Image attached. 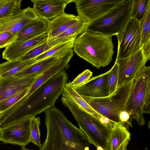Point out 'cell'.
I'll return each instance as SVG.
<instances>
[{
  "label": "cell",
  "mask_w": 150,
  "mask_h": 150,
  "mask_svg": "<svg viewBox=\"0 0 150 150\" xmlns=\"http://www.w3.org/2000/svg\"><path fill=\"white\" fill-rule=\"evenodd\" d=\"M130 139L128 129L120 122L115 123L107 137L104 150H125Z\"/></svg>",
  "instance_id": "ac0fdd59"
},
{
  "label": "cell",
  "mask_w": 150,
  "mask_h": 150,
  "mask_svg": "<svg viewBox=\"0 0 150 150\" xmlns=\"http://www.w3.org/2000/svg\"><path fill=\"white\" fill-rule=\"evenodd\" d=\"M110 70L91 78L84 84L74 89L83 98L109 96L108 83Z\"/></svg>",
  "instance_id": "4fadbf2b"
},
{
  "label": "cell",
  "mask_w": 150,
  "mask_h": 150,
  "mask_svg": "<svg viewBox=\"0 0 150 150\" xmlns=\"http://www.w3.org/2000/svg\"><path fill=\"white\" fill-rule=\"evenodd\" d=\"M0 129H1V128L0 127Z\"/></svg>",
  "instance_id": "b9f144b4"
},
{
  "label": "cell",
  "mask_w": 150,
  "mask_h": 150,
  "mask_svg": "<svg viewBox=\"0 0 150 150\" xmlns=\"http://www.w3.org/2000/svg\"><path fill=\"white\" fill-rule=\"evenodd\" d=\"M16 37V35L9 31L0 33V48L6 47L13 42Z\"/></svg>",
  "instance_id": "e575fe53"
},
{
  "label": "cell",
  "mask_w": 150,
  "mask_h": 150,
  "mask_svg": "<svg viewBox=\"0 0 150 150\" xmlns=\"http://www.w3.org/2000/svg\"><path fill=\"white\" fill-rule=\"evenodd\" d=\"M62 104L71 112L79 129L86 135L89 143L104 149L110 129L93 116L78 107L70 100L62 97Z\"/></svg>",
  "instance_id": "5b68a950"
},
{
  "label": "cell",
  "mask_w": 150,
  "mask_h": 150,
  "mask_svg": "<svg viewBox=\"0 0 150 150\" xmlns=\"http://www.w3.org/2000/svg\"><path fill=\"white\" fill-rule=\"evenodd\" d=\"M67 52L58 54L37 61L14 76L21 78L30 75L41 74L51 66L60 57Z\"/></svg>",
  "instance_id": "603a6c76"
},
{
  "label": "cell",
  "mask_w": 150,
  "mask_h": 150,
  "mask_svg": "<svg viewBox=\"0 0 150 150\" xmlns=\"http://www.w3.org/2000/svg\"><path fill=\"white\" fill-rule=\"evenodd\" d=\"M65 69L62 70L44 83L3 122V127L37 115L55 106L62 94L68 80Z\"/></svg>",
  "instance_id": "7a4b0ae2"
},
{
  "label": "cell",
  "mask_w": 150,
  "mask_h": 150,
  "mask_svg": "<svg viewBox=\"0 0 150 150\" xmlns=\"http://www.w3.org/2000/svg\"><path fill=\"white\" fill-rule=\"evenodd\" d=\"M118 40L116 59L128 57L141 48V34L139 22L129 18L123 29L117 35Z\"/></svg>",
  "instance_id": "52a82bcc"
},
{
  "label": "cell",
  "mask_w": 150,
  "mask_h": 150,
  "mask_svg": "<svg viewBox=\"0 0 150 150\" xmlns=\"http://www.w3.org/2000/svg\"><path fill=\"white\" fill-rule=\"evenodd\" d=\"M133 80L121 86L113 94L110 96L111 99L115 103L120 111L125 110Z\"/></svg>",
  "instance_id": "d4e9b609"
},
{
  "label": "cell",
  "mask_w": 150,
  "mask_h": 150,
  "mask_svg": "<svg viewBox=\"0 0 150 150\" xmlns=\"http://www.w3.org/2000/svg\"><path fill=\"white\" fill-rule=\"evenodd\" d=\"M30 88L21 91L0 102V114L8 109L24 96Z\"/></svg>",
  "instance_id": "f546056e"
},
{
  "label": "cell",
  "mask_w": 150,
  "mask_h": 150,
  "mask_svg": "<svg viewBox=\"0 0 150 150\" xmlns=\"http://www.w3.org/2000/svg\"><path fill=\"white\" fill-rule=\"evenodd\" d=\"M124 0H76L74 3L78 16L90 24L102 17Z\"/></svg>",
  "instance_id": "ba28073f"
},
{
  "label": "cell",
  "mask_w": 150,
  "mask_h": 150,
  "mask_svg": "<svg viewBox=\"0 0 150 150\" xmlns=\"http://www.w3.org/2000/svg\"><path fill=\"white\" fill-rule=\"evenodd\" d=\"M40 124L39 117H34L33 118L31 125L30 142L38 146L39 148L41 145L39 128Z\"/></svg>",
  "instance_id": "4dcf8cb0"
},
{
  "label": "cell",
  "mask_w": 150,
  "mask_h": 150,
  "mask_svg": "<svg viewBox=\"0 0 150 150\" xmlns=\"http://www.w3.org/2000/svg\"><path fill=\"white\" fill-rule=\"evenodd\" d=\"M90 24L88 21L83 19L57 36L47 41L48 46L51 48L71 39H76L78 36L88 30Z\"/></svg>",
  "instance_id": "7402d4cb"
},
{
  "label": "cell",
  "mask_w": 150,
  "mask_h": 150,
  "mask_svg": "<svg viewBox=\"0 0 150 150\" xmlns=\"http://www.w3.org/2000/svg\"><path fill=\"white\" fill-rule=\"evenodd\" d=\"M84 19L78 16L68 14L64 12L48 21L47 41L57 36Z\"/></svg>",
  "instance_id": "d6986e66"
},
{
  "label": "cell",
  "mask_w": 150,
  "mask_h": 150,
  "mask_svg": "<svg viewBox=\"0 0 150 150\" xmlns=\"http://www.w3.org/2000/svg\"><path fill=\"white\" fill-rule=\"evenodd\" d=\"M119 118L120 122L126 128L132 127V119L129 113L126 110L120 112L119 114Z\"/></svg>",
  "instance_id": "d590c367"
},
{
  "label": "cell",
  "mask_w": 150,
  "mask_h": 150,
  "mask_svg": "<svg viewBox=\"0 0 150 150\" xmlns=\"http://www.w3.org/2000/svg\"><path fill=\"white\" fill-rule=\"evenodd\" d=\"M47 30L28 40L14 42L6 47L2 53L3 58L8 61L18 59L29 50L47 40Z\"/></svg>",
  "instance_id": "2e32d148"
},
{
  "label": "cell",
  "mask_w": 150,
  "mask_h": 150,
  "mask_svg": "<svg viewBox=\"0 0 150 150\" xmlns=\"http://www.w3.org/2000/svg\"><path fill=\"white\" fill-rule=\"evenodd\" d=\"M83 98L100 115L114 122H120L119 114L120 111L111 99L110 96L101 98Z\"/></svg>",
  "instance_id": "e0dca14e"
},
{
  "label": "cell",
  "mask_w": 150,
  "mask_h": 150,
  "mask_svg": "<svg viewBox=\"0 0 150 150\" xmlns=\"http://www.w3.org/2000/svg\"><path fill=\"white\" fill-rule=\"evenodd\" d=\"M47 40L30 50L19 59L26 61L33 59L49 50L51 48L48 46Z\"/></svg>",
  "instance_id": "1f68e13d"
},
{
  "label": "cell",
  "mask_w": 150,
  "mask_h": 150,
  "mask_svg": "<svg viewBox=\"0 0 150 150\" xmlns=\"http://www.w3.org/2000/svg\"><path fill=\"white\" fill-rule=\"evenodd\" d=\"M125 150H127V149H125Z\"/></svg>",
  "instance_id": "60d3db41"
},
{
  "label": "cell",
  "mask_w": 150,
  "mask_h": 150,
  "mask_svg": "<svg viewBox=\"0 0 150 150\" xmlns=\"http://www.w3.org/2000/svg\"><path fill=\"white\" fill-rule=\"evenodd\" d=\"M39 18L33 8L21 9L16 13L0 19V33L9 31L16 35L25 25Z\"/></svg>",
  "instance_id": "7c38bea8"
},
{
  "label": "cell",
  "mask_w": 150,
  "mask_h": 150,
  "mask_svg": "<svg viewBox=\"0 0 150 150\" xmlns=\"http://www.w3.org/2000/svg\"><path fill=\"white\" fill-rule=\"evenodd\" d=\"M22 1V0H0V19L20 11Z\"/></svg>",
  "instance_id": "4316f807"
},
{
  "label": "cell",
  "mask_w": 150,
  "mask_h": 150,
  "mask_svg": "<svg viewBox=\"0 0 150 150\" xmlns=\"http://www.w3.org/2000/svg\"><path fill=\"white\" fill-rule=\"evenodd\" d=\"M150 67L145 66L133 80L125 110L142 126L145 123L144 114L150 113Z\"/></svg>",
  "instance_id": "277c9868"
},
{
  "label": "cell",
  "mask_w": 150,
  "mask_h": 150,
  "mask_svg": "<svg viewBox=\"0 0 150 150\" xmlns=\"http://www.w3.org/2000/svg\"><path fill=\"white\" fill-rule=\"evenodd\" d=\"M147 61L144 58L141 48L128 57L116 59L115 62L118 67L117 89L122 85L133 81L146 66Z\"/></svg>",
  "instance_id": "30bf717a"
},
{
  "label": "cell",
  "mask_w": 150,
  "mask_h": 150,
  "mask_svg": "<svg viewBox=\"0 0 150 150\" xmlns=\"http://www.w3.org/2000/svg\"><path fill=\"white\" fill-rule=\"evenodd\" d=\"M93 73L88 69L85 70L79 74L71 82L67 83L72 88L75 89L86 83L91 77Z\"/></svg>",
  "instance_id": "836d02e7"
},
{
  "label": "cell",
  "mask_w": 150,
  "mask_h": 150,
  "mask_svg": "<svg viewBox=\"0 0 150 150\" xmlns=\"http://www.w3.org/2000/svg\"><path fill=\"white\" fill-rule=\"evenodd\" d=\"M74 56V50L71 49L60 57L49 68L42 74L29 89L26 94L14 104L12 108L13 110L18 108L34 91L47 80L60 71L67 68Z\"/></svg>",
  "instance_id": "8fae6325"
},
{
  "label": "cell",
  "mask_w": 150,
  "mask_h": 150,
  "mask_svg": "<svg viewBox=\"0 0 150 150\" xmlns=\"http://www.w3.org/2000/svg\"><path fill=\"white\" fill-rule=\"evenodd\" d=\"M21 150H33V149H28L26 148L25 146H22V149Z\"/></svg>",
  "instance_id": "74e56055"
},
{
  "label": "cell",
  "mask_w": 150,
  "mask_h": 150,
  "mask_svg": "<svg viewBox=\"0 0 150 150\" xmlns=\"http://www.w3.org/2000/svg\"><path fill=\"white\" fill-rule=\"evenodd\" d=\"M47 26L48 22L46 20L40 18L36 19L18 33L13 42L28 40L40 35L47 31Z\"/></svg>",
  "instance_id": "44dd1931"
},
{
  "label": "cell",
  "mask_w": 150,
  "mask_h": 150,
  "mask_svg": "<svg viewBox=\"0 0 150 150\" xmlns=\"http://www.w3.org/2000/svg\"><path fill=\"white\" fill-rule=\"evenodd\" d=\"M41 74L0 77V102L21 91L30 88Z\"/></svg>",
  "instance_id": "5bb4252c"
},
{
  "label": "cell",
  "mask_w": 150,
  "mask_h": 150,
  "mask_svg": "<svg viewBox=\"0 0 150 150\" xmlns=\"http://www.w3.org/2000/svg\"><path fill=\"white\" fill-rule=\"evenodd\" d=\"M114 48L112 36L87 30L76 39L73 50L79 57L99 69L111 62Z\"/></svg>",
  "instance_id": "3957f363"
},
{
  "label": "cell",
  "mask_w": 150,
  "mask_h": 150,
  "mask_svg": "<svg viewBox=\"0 0 150 150\" xmlns=\"http://www.w3.org/2000/svg\"><path fill=\"white\" fill-rule=\"evenodd\" d=\"M36 62L34 59L26 61L19 59L7 61L0 64L1 77L14 76Z\"/></svg>",
  "instance_id": "cb8c5ba5"
},
{
  "label": "cell",
  "mask_w": 150,
  "mask_h": 150,
  "mask_svg": "<svg viewBox=\"0 0 150 150\" xmlns=\"http://www.w3.org/2000/svg\"><path fill=\"white\" fill-rule=\"evenodd\" d=\"M143 54L148 61L150 59V39L147 40L141 47Z\"/></svg>",
  "instance_id": "8d00e7d4"
},
{
  "label": "cell",
  "mask_w": 150,
  "mask_h": 150,
  "mask_svg": "<svg viewBox=\"0 0 150 150\" xmlns=\"http://www.w3.org/2000/svg\"><path fill=\"white\" fill-rule=\"evenodd\" d=\"M76 38H72L51 47L34 59L35 62L58 54L66 53L73 48Z\"/></svg>",
  "instance_id": "484cf974"
},
{
  "label": "cell",
  "mask_w": 150,
  "mask_h": 150,
  "mask_svg": "<svg viewBox=\"0 0 150 150\" xmlns=\"http://www.w3.org/2000/svg\"><path fill=\"white\" fill-rule=\"evenodd\" d=\"M133 0H124L110 12L90 23L88 30L109 36L120 32L130 17Z\"/></svg>",
  "instance_id": "8992f818"
},
{
  "label": "cell",
  "mask_w": 150,
  "mask_h": 150,
  "mask_svg": "<svg viewBox=\"0 0 150 150\" xmlns=\"http://www.w3.org/2000/svg\"><path fill=\"white\" fill-rule=\"evenodd\" d=\"M150 5V0H133L130 18L139 22Z\"/></svg>",
  "instance_id": "83f0119b"
},
{
  "label": "cell",
  "mask_w": 150,
  "mask_h": 150,
  "mask_svg": "<svg viewBox=\"0 0 150 150\" xmlns=\"http://www.w3.org/2000/svg\"><path fill=\"white\" fill-rule=\"evenodd\" d=\"M97 150H104L100 146H98L97 147Z\"/></svg>",
  "instance_id": "f35d334b"
},
{
  "label": "cell",
  "mask_w": 150,
  "mask_h": 150,
  "mask_svg": "<svg viewBox=\"0 0 150 150\" xmlns=\"http://www.w3.org/2000/svg\"><path fill=\"white\" fill-rule=\"evenodd\" d=\"M33 117H28L1 128L0 141L25 146L30 142L31 125Z\"/></svg>",
  "instance_id": "9c48e42d"
},
{
  "label": "cell",
  "mask_w": 150,
  "mask_h": 150,
  "mask_svg": "<svg viewBox=\"0 0 150 150\" xmlns=\"http://www.w3.org/2000/svg\"><path fill=\"white\" fill-rule=\"evenodd\" d=\"M75 0H32L33 8L40 18L47 22L64 12L67 5Z\"/></svg>",
  "instance_id": "9a60e30c"
},
{
  "label": "cell",
  "mask_w": 150,
  "mask_h": 150,
  "mask_svg": "<svg viewBox=\"0 0 150 150\" xmlns=\"http://www.w3.org/2000/svg\"><path fill=\"white\" fill-rule=\"evenodd\" d=\"M139 26L141 34V47L145 42L150 39V5L143 18L139 22Z\"/></svg>",
  "instance_id": "f1b7e54d"
},
{
  "label": "cell",
  "mask_w": 150,
  "mask_h": 150,
  "mask_svg": "<svg viewBox=\"0 0 150 150\" xmlns=\"http://www.w3.org/2000/svg\"><path fill=\"white\" fill-rule=\"evenodd\" d=\"M62 97L70 100L81 108L95 117L102 124L110 128H112L114 122L100 115L94 110L84 99L66 83Z\"/></svg>",
  "instance_id": "ffe728a7"
},
{
  "label": "cell",
  "mask_w": 150,
  "mask_h": 150,
  "mask_svg": "<svg viewBox=\"0 0 150 150\" xmlns=\"http://www.w3.org/2000/svg\"><path fill=\"white\" fill-rule=\"evenodd\" d=\"M110 70L108 83L109 96L113 94L117 89L118 76V67L116 62H115L113 66Z\"/></svg>",
  "instance_id": "d6a6232c"
},
{
  "label": "cell",
  "mask_w": 150,
  "mask_h": 150,
  "mask_svg": "<svg viewBox=\"0 0 150 150\" xmlns=\"http://www.w3.org/2000/svg\"><path fill=\"white\" fill-rule=\"evenodd\" d=\"M44 112L47 136L39 150H89L86 135L63 112L55 106Z\"/></svg>",
  "instance_id": "6da1fadb"
},
{
  "label": "cell",
  "mask_w": 150,
  "mask_h": 150,
  "mask_svg": "<svg viewBox=\"0 0 150 150\" xmlns=\"http://www.w3.org/2000/svg\"><path fill=\"white\" fill-rule=\"evenodd\" d=\"M1 71L0 70V77H1Z\"/></svg>",
  "instance_id": "ab89813d"
}]
</instances>
